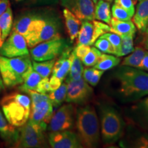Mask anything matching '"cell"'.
I'll list each match as a JSON object with an SVG mask.
<instances>
[{
    "mask_svg": "<svg viewBox=\"0 0 148 148\" xmlns=\"http://www.w3.org/2000/svg\"><path fill=\"white\" fill-rule=\"evenodd\" d=\"M83 70H84V67H83L82 60L77 58L73 51L71 67H70L69 73V78L74 79V80L80 79L81 77H82Z\"/></svg>",
    "mask_w": 148,
    "mask_h": 148,
    "instance_id": "29",
    "label": "cell"
},
{
    "mask_svg": "<svg viewBox=\"0 0 148 148\" xmlns=\"http://www.w3.org/2000/svg\"><path fill=\"white\" fill-rule=\"evenodd\" d=\"M143 108L144 112H145L146 119H147V121L148 122V97H146L143 101Z\"/></svg>",
    "mask_w": 148,
    "mask_h": 148,
    "instance_id": "45",
    "label": "cell"
},
{
    "mask_svg": "<svg viewBox=\"0 0 148 148\" xmlns=\"http://www.w3.org/2000/svg\"><path fill=\"white\" fill-rule=\"evenodd\" d=\"M9 6H10L9 0H0V16L7 10Z\"/></svg>",
    "mask_w": 148,
    "mask_h": 148,
    "instance_id": "42",
    "label": "cell"
},
{
    "mask_svg": "<svg viewBox=\"0 0 148 148\" xmlns=\"http://www.w3.org/2000/svg\"><path fill=\"white\" fill-rule=\"evenodd\" d=\"M31 99V110L29 119L40 123L48 125L53 114V107L47 94L40 93L35 90H25Z\"/></svg>",
    "mask_w": 148,
    "mask_h": 148,
    "instance_id": "7",
    "label": "cell"
},
{
    "mask_svg": "<svg viewBox=\"0 0 148 148\" xmlns=\"http://www.w3.org/2000/svg\"><path fill=\"white\" fill-rule=\"evenodd\" d=\"M63 16L68 34L71 41L73 42L77 37L82 22L73 12L66 8L63 10Z\"/></svg>",
    "mask_w": 148,
    "mask_h": 148,
    "instance_id": "21",
    "label": "cell"
},
{
    "mask_svg": "<svg viewBox=\"0 0 148 148\" xmlns=\"http://www.w3.org/2000/svg\"><path fill=\"white\" fill-rule=\"evenodd\" d=\"M110 25V32L119 35L120 36H134L136 32V27L131 20L120 21L112 18Z\"/></svg>",
    "mask_w": 148,
    "mask_h": 148,
    "instance_id": "19",
    "label": "cell"
},
{
    "mask_svg": "<svg viewBox=\"0 0 148 148\" xmlns=\"http://www.w3.org/2000/svg\"><path fill=\"white\" fill-rule=\"evenodd\" d=\"M36 92L40 93L47 94L50 92V87H49V77H43L38 83L36 88Z\"/></svg>",
    "mask_w": 148,
    "mask_h": 148,
    "instance_id": "37",
    "label": "cell"
},
{
    "mask_svg": "<svg viewBox=\"0 0 148 148\" xmlns=\"http://www.w3.org/2000/svg\"><path fill=\"white\" fill-rule=\"evenodd\" d=\"M66 90H67V86H66V82L62 83L58 88L49 92V94H47L53 107L58 108L64 101H65Z\"/></svg>",
    "mask_w": 148,
    "mask_h": 148,
    "instance_id": "28",
    "label": "cell"
},
{
    "mask_svg": "<svg viewBox=\"0 0 148 148\" xmlns=\"http://www.w3.org/2000/svg\"><path fill=\"white\" fill-rule=\"evenodd\" d=\"M61 5L75 14L80 21L95 19V5L92 0H60Z\"/></svg>",
    "mask_w": 148,
    "mask_h": 148,
    "instance_id": "15",
    "label": "cell"
},
{
    "mask_svg": "<svg viewBox=\"0 0 148 148\" xmlns=\"http://www.w3.org/2000/svg\"><path fill=\"white\" fill-rule=\"evenodd\" d=\"M42 78V77L36 71H35L34 69H32L27 75L23 82L22 83L21 86L19 87V90L22 92H25V90H35V91H36L38 83L40 82Z\"/></svg>",
    "mask_w": 148,
    "mask_h": 148,
    "instance_id": "26",
    "label": "cell"
},
{
    "mask_svg": "<svg viewBox=\"0 0 148 148\" xmlns=\"http://www.w3.org/2000/svg\"><path fill=\"white\" fill-rule=\"evenodd\" d=\"M13 25V14L10 6L0 16V29L1 37L5 40L10 34Z\"/></svg>",
    "mask_w": 148,
    "mask_h": 148,
    "instance_id": "24",
    "label": "cell"
},
{
    "mask_svg": "<svg viewBox=\"0 0 148 148\" xmlns=\"http://www.w3.org/2000/svg\"><path fill=\"white\" fill-rule=\"evenodd\" d=\"M62 84V81H61L60 79L54 76H52L49 79V87H50V92L53 91V90H56L57 88H58L60 86V85Z\"/></svg>",
    "mask_w": 148,
    "mask_h": 148,
    "instance_id": "41",
    "label": "cell"
},
{
    "mask_svg": "<svg viewBox=\"0 0 148 148\" xmlns=\"http://www.w3.org/2000/svg\"><path fill=\"white\" fill-rule=\"evenodd\" d=\"M44 22L43 16L34 13H27L16 18L12 25V31L21 34L30 48L32 41L41 28Z\"/></svg>",
    "mask_w": 148,
    "mask_h": 148,
    "instance_id": "8",
    "label": "cell"
},
{
    "mask_svg": "<svg viewBox=\"0 0 148 148\" xmlns=\"http://www.w3.org/2000/svg\"><path fill=\"white\" fill-rule=\"evenodd\" d=\"M146 53L145 49L141 47H136L134 48L130 54L125 57L122 61L121 65L132 66L140 69V64L143 60L144 56Z\"/></svg>",
    "mask_w": 148,
    "mask_h": 148,
    "instance_id": "23",
    "label": "cell"
},
{
    "mask_svg": "<svg viewBox=\"0 0 148 148\" xmlns=\"http://www.w3.org/2000/svg\"><path fill=\"white\" fill-rule=\"evenodd\" d=\"M92 2H93L94 3H96L98 1V0H92Z\"/></svg>",
    "mask_w": 148,
    "mask_h": 148,
    "instance_id": "51",
    "label": "cell"
},
{
    "mask_svg": "<svg viewBox=\"0 0 148 148\" xmlns=\"http://www.w3.org/2000/svg\"><path fill=\"white\" fill-rule=\"evenodd\" d=\"M112 15L113 18L120 21H129L132 18L127 10L115 3L112 6Z\"/></svg>",
    "mask_w": 148,
    "mask_h": 148,
    "instance_id": "33",
    "label": "cell"
},
{
    "mask_svg": "<svg viewBox=\"0 0 148 148\" xmlns=\"http://www.w3.org/2000/svg\"><path fill=\"white\" fill-rule=\"evenodd\" d=\"M135 3L136 1L134 0H114L115 4L119 5L120 7L127 10L132 17L135 12Z\"/></svg>",
    "mask_w": 148,
    "mask_h": 148,
    "instance_id": "35",
    "label": "cell"
},
{
    "mask_svg": "<svg viewBox=\"0 0 148 148\" xmlns=\"http://www.w3.org/2000/svg\"><path fill=\"white\" fill-rule=\"evenodd\" d=\"M117 92L127 100H135L148 95V73L132 66H119L113 73Z\"/></svg>",
    "mask_w": 148,
    "mask_h": 148,
    "instance_id": "1",
    "label": "cell"
},
{
    "mask_svg": "<svg viewBox=\"0 0 148 148\" xmlns=\"http://www.w3.org/2000/svg\"><path fill=\"white\" fill-rule=\"evenodd\" d=\"M32 69V60L29 54L14 58L0 55V73L4 86L7 87L21 84Z\"/></svg>",
    "mask_w": 148,
    "mask_h": 148,
    "instance_id": "4",
    "label": "cell"
},
{
    "mask_svg": "<svg viewBox=\"0 0 148 148\" xmlns=\"http://www.w3.org/2000/svg\"><path fill=\"white\" fill-rule=\"evenodd\" d=\"M101 134L105 143L117 141L123 135L125 123L119 112L114 107L103 105L100 107Z\"/></svg>",
    "mask_w": 148,
    "mask_h": 148,
    "instance_id": "5",
    "label": "cell"
},
{
    "mask_svg": "<svg viewBox=\"0 0 148 148\" xmlns=\"http://www.w3.org/2000/svg\"><path fill=\"white\" fill-rule=\"evenodd\" d=\"M140 69L148 71V51H146L145 54L144 56L141 64H140Z\"/></svg>",
    "mask_w": 148,
    "mask_h": 148,
    "instance_id": "44",
    "label": "cell"
},
{
    "mask_svg": "<svg viewBox=\"0 0 148 148\" xmlns=\"http://www.w3.org/2000/svg\"><path fill=\"white\" fill-rule=\"evenodd\" d=\"M47 125L40 124L28 119L25 124L18 127V136L15 147L34 148L45 147V132Z\"/></svg>",
    "mask_w": 148,
    "mask_h": 148,
    "instance_id": "6",
    "label": "cell"
},
{
    "mask_svg": "<svg viewBox=\"0 0 148 148\" xmlns=\"http://www.w3.org/2000/svg\"><path fill=\"white\" fill-rule=\"evenodd\" d=\"M106 1H112V0H106Z\"/></svg>",
    "mask_w": 148,
    "mask_h": 148,
    "instance_id": "52",
    "label": "cell"
},
{
    "mask_svg": "<svg viewBox=\"0 0 148 148\" xmlns=\"http://www.w3.org/2000/svg\"><path fill=\"white\" fill-rule=\"evenodd\" d=\"M3 41H4V40H3L2 37H1V29H0V47L3 45Z\"/></svg>",
    "mask_w": 148,
    "mask_h": 148,
    "instance_id": "48",
    "label": "cell"
},
{
    "mask_svg": "<svg viewBox=\"0 0 148 148\" xmlns=\"http://www.w3.org/2000/svg\"><path fill=\"white\" fill-rule=\"evenodd\" d=\"M0 136L7 143L14 145L18 136V128L11 125L0 109Z\"/></svg>",
    "mask_w": 148,
    "mask_h": 148,
    "instance_id": "20",
    "label": "cell"
},
{
    "mask_svg": "<svg viewBox=\"0 0 148 148\" xmlns=\"http://www.w3.org/2000/svg\"><path fill=\"white\" fill-rule=\"evenodd\" d=\"M60 0H29V3L34 5H51L58 3Z\"/></svg>",
    "mask_w": 148,
    "mask_h": 148,
    "instance_id": "39",
    "label": "cell"
},
{
    "mask_svg": "<svg viewBox=\"0 0 148 148\" xmlns=\"http://www.w3.org/2000/svg\"><path fill=\"white\" fill-rule=\"evenodd\" d=\"M0 104L5 117L13 126L19 127L28 121L31 99L25 94L19 92L9 94L2 98Z\"/></svg>",
    "mask_w": 148,
    "mask_h": 148,
    "instance_id": "3",
    "label": "cell"
},
{
    "mask_svg": "<svg viewBox=\"0 0 148 148\" xmlns=\"http://www.w3.org/2000/svg\"><path fill=\"white\" fill-rule=\"evenodd\" d=\"M95 47L99 49L101 52L104 53H110V54H114V49L112 45L108 40L104 38H101L99 37L96 40L94 43Z\"/></svg>",
    "mask_w": 148,
    "mask_h": 148,
    "instance_id": "34",
    "label": "cell"
},
{
    "mask_svg": "<svg viewBox=\"0 0 148 148\" xmlns=\"http://www.w3.org/2000/svg\"><path fill=\"white\" fill-rule=\"evenodd\" d=\"M95 69H95L94 67L90 68L89 66H87V67L84 68V70H83L82 77L86 82L88 83L90 81V79H92V76H93V74L95 71Z\"/></svg>",
    "mask_w": 148,
    "mask_h": 148,
    "instance_id": "38",
    "label": "cell"
},
{
    "mask_svg": "<svg viewBox=\"0 0 148 148\" xmlns=\"http://www.w3.org/2000/svg\"><path fill=\"white\" fill-rule=\"evenodd\" d=\"M139 1H141V0H139Z\"/></svg>",
    "mask_w": 148,
    "mask_h": 148,
    "instance_id": "54",
    "label": "cell"
},
{
    "mask_svg": "<svg viewBox=\"0 0 148 148\" xmlns=\"http://www.w3.org/2000/svg\"><path fill=\"white\" fill-rule=\"evenodd\" d=\"M66 96L65 101L68 103L82 105L87 102L92 94V88L83 77L74 80L68 77L66 80Z\"/></svg>",
    "mask_w": 148,
    "mask_h": 148,
    "instance_id": "11",
    "label": "cell"
},
{
    "mask_svg": "<svg viewBox=\"0 0 148 148\" xmlns=\"http://www.w3.org/2000/svg\"><path fill=\"white\" fill-rule=\"evenodd\" d=\"M145 34H148V25H147V28H146V30H145Z\"/></svg>",
    "mask_w": 148,
    "mask_h": 148,
    "instance_id": "50",
    "label": "cell"
},
{
    "mask_svg": "<svg viewBox=\"0 0 148 148\" xmlns=\"http://www.w3.org/2000/svg\"><path fill=\"white\" fill-rule=\"evenodd\" d=\"M120 62L121 60L119 57L107 53H101L97 62L93 66V67L104 71L115 67L120 63Z\"/></svg>",
    "mask_w": 148,
    "mask_h": 148,
    "instance_id": "25",
    "label": "cell"
},
{
    "mask_svg": "<svg viewBox=\"0 0 148 148\" xmlns=\"http://www.w3.org/2000/svg\"><path fill=\"white\" fill-rule=\"evenodd\" d=\"M95 18L98 21L110 25L111 21V10L110 3L106 0H98L95 3Z\"/></svg>",
    "mask_w": 148,
    "mask_h": 148,
    "instance_id": "22",
    "label": "cell"
},
{
    "mask_svg": "<svg viewBox=\"0 0 148 148\" xmlns=\"http://www.w3.org/2000/svg\"><path fill=\"white\" fill-rule=\"evenodd\" d=\"M110 27L108 24L102 21L92 20H84L81 23L78 35H77V45H86L91 46L99 36L110 32Z\"/></svg>",
    "mask_w": 148,
    "mask_h": 148,
    "instance_id": "10",
    "label": "cell"
},
{
    "mask_svg": "<svg viewBox=\"0 0 148 148\" xmlns=\"http://www.w3.org/2000/svg\"><path fill=\"white\" fill-rule=\"evenodd\" d=\"M14 1H15L16 2H21V1H23L24 0H14Z\"/></svg>",
    "mask_w": 148,
    "mask_h": 148,
    "instance_id": "49",
    "label": "cell"
},
{
    "mask_svg": "<svg viewBox=\"0 0 148 148\" xmlns=\"http://www.w3.org/2000/svg\"><path fill=\"white\" fill-rule=\"evenodd\" d=\"M143 44H144V47H145V49L148 50V34H147V36H146L145 39L144 40Z\"/></svg>",
    "mask_w": 148,
    "mask_h": 148,
    "instance_id": "47",
    "label": "cell"
},
{
    "mask_svg": "<svg viewBox=\"0 0 148 148\" xmlns=\"http://www.w3.org/2000/svg\"><path fill=\"white\" fill-rule=\"evenodd\" d=\"M77 136L82 147H96L100 137L99 124L95 109L91 106L79 107L75 114Z\"/></svg>",
    "mask_w": 148,
    "mask_h": 148,
    "instance_id": "2",
    "label": "cell"
},
{
    "mask_svg": "<svg viewBox=\"0 0 148 148\" xmlns=\"http://www.w3.org/2000/svg\"><path fill=\"white\" fill-rule=\"evenodd\" d=\"M101 53H102L95 47H90L87 54L81 60L82 64L86 66H93L97 62Z\"/></svg>",
    "mask_w": 148,
    "mask_h": 148,
    "instance_id": "31",
    "label": "cell"
},
{
    "mask_svg": "<svg viewBox=\"0 0 148 148\" xmlns=\"http://www.w3.org/2000/svg\"><path fill=\"white\" fill-rule=\"evenodd\" d=\"M103 73V71L96 69L95 73L93 74V76H92V79H90V82H88V84L92 86H95L96 85L98 84V82H99V79H100L101 77L102 76Z\"/></svg>",
    "mask_w": 148,
    "mask_h": 148,
    "instance_id": "40",
    "label": "cell"
},
{
    "mask_svg": "<svg viewBox=\"0 0 148 148\" xmlns=\"http://www.w3.org/2000/svg\"><path fill=\"white\" fill-rule=\"evenodd\" d=\"M4 90V84H3L2 77H1V73H0V93Z\"/></svg>",
    "mask_w": 148,
    "mask_h": 148,
    "instance_id": "46",
    "label": "cell"
},
{
    "mask_svg": "<svg viewBox=\"0 0 148 148\" xmlns=\"http://www.w3.org/2000/svg\"><path fill=\"white\" fill-rule=\"evenodd\" d=\"M133 23L140 32H145L148 25V0L139 1L133 16Z\"/></svg>",
    "mask_w": 148,
    "mask_h": 148,
    "instance_id": "18",
    "label": "cell"
},
{
    "mask_svg": "<svg viewBox=\"0 0 148 148\" xmlns=\"http://www.w3.org/2000/svg\"><path fill=\"white\" fill-rule=\"evenodd\" d=\"M29 54L27 44L21 34L12 31L0 47V55L7 58L22 56Z\"/></svg>",
    "mask_w": 148,
    "mask_h": 148,
    "instance_id": "13",
    "label": "cell"
},
{
    "mask_svg": "<svg viewBox=\"0 0 148 148\" xmlns=\"http://www.w3.org/2000/svg\"><path fill=\"white\" fill-rule=\"evenodd\" d=\"M72 51H73V49L70 46L66 48L65 50L59 56L58 58L56 60L52 71H51L52 76L60 79L62 82L69 73L72 60Z\"/></svg>",
    "mask_w": 148,
    "mask_h": 148,
    "instance_id": "17",
    "label": "cell"
},
{
    "mask_svg": "<svg viewBox=\"0 0 148 148\" xmlns=\"http://www.w3.org/2000/svg\"><path fill=\"white\" fill-rule=\"evenodd\" d=\"M136 147H148V138L143 136L140 138L136 143Z\"/></svg>",
    "mask_w": 148,
    "mask_h": 148,
    "instance_id": "43",
    "label": "cell"
},
{
    "mask_svg": "<svg viewBox=\"0 0 148 148\" xmlns=\"http://www.w3.org/2000/svg\"><path fill=\"white\" fill-rule=\"evenodd\" d=\"M44 22L41 28L33 40L30 48L34 47L40 42L47 41L52 39L60 38L61 23L60 19L54 15L43 16Z\"/></svg>",
    "mask_w": 148,
    "mask_h": 148,
    "instance_id": "14",
    "label": "cell"
},
{
    "mask_svg": "<svg viewBox=\"0 0 148 148\" xmlns=\"http://www.w3.org/2000/svg\"><path fill=\"white\" fill-rule=\"evenodd\" d=\"M121 44L120 46V49L116 56L121 57L125 56L131 52H132L134 49V37L132 36H121Z\"/></svg>",
    "mask_w": 148,
    "mask_h": 148,
    "instance_id": "30",
    "label": "cell"
},
{
    "mask_svg": "<svg viewBox=\"0 0 148 148\" xmlns=\"http://www.w3.org/2000/svg\"><path fill=\"white\" fill-rule=\"evenodd\" d=\"M134 1H138V0H134ZM138 1H139V0H138Z\"/></svg>",
    "mask_w": 148,
    "mask_h": 148,
    "instance_id": "53",
    "label": "cell"
},
{
    "mask_svg": "<svg viewBox=\"0 0 148 148\" xmlns=\"http://www.w3.org/2000/svg\"><path fill=\"white\" fill-rule=\"evenodd\" d=\"M99 37L106 38V39L108 40L110 42V44L112 45L114 49V55L116 56V55H117L119 51L120 46H121V37L119 35L110 32L105 33V34H102Z\"/></svg>",
    "mask_w": 148,
    "mask_h": 148,
    "instance_id": "32",
    "label": "cell"
},
{
    "mask_svg": "<svg viewBox=\"0 0 148 148\" xmlns=\"http://www.w3.org/2000/svg\"><path fill=\"white\" fill-rule=\"evenodd\" d=\"M90 47L89 45H77L76 47L73 49V51L77 58H79L80 60H82L85 56L87 54L88 51H90Z\"/></svg>",
    "mask_w": 148,
    "mask_h": 148,
    "instance_id": "36",
    "label": "cell"
},
{
    "mask_svg": "<svg viewBox=\"0 0 148 148\" xmlns=\"http://www.w3.org/2000/svg\"><path fill=\"white\" fill-rule=\"evenodd\" d=\"M75 108L71 103L62 105L53 114L47 130L49 132H56L71 129L75 124Z\"/></svg>",
    "mask_w": 148,
    "mask_h": 148,
    "instance_id": "12",
    "label": "cell"
},
{
    "mask_svg": "<svg viewBox=\"0 0 148 148\" xmlns=\"http://www.w3.org/2000/svg\"><path fill=\"white\" fill-rule=\"evenodd\" d=\"M56 59L46 60V61H35L33 60L32 61V68L35 71H36L42 78L47 77L49 76L51 71H52L53 65Z\"/></svg>",
    "mask_w": 148,
    "mask_h": 148,
    "instance_id": "27",
    "label": "cell"
},
{
    "mask_svg": "<svg viewBox=\"0 0 148 148\" xmlns=\"http://www.w3.org/2000/svg\"><path fill=\"white\" fill-rule=\"evenodd\" d=\"M69 47L66 40L60 38L40 42L31 48L29 52L33 60L41 62L58 58Z\"/></svg>",
    "mask_w": 148,
    "mask_h": 148,
    "instance_id": "9",
    "label": "cell"
},
{
    "mask_svg": "<svg viewBox=\"0 0 148 148\" xmlns=\"http://www.w3.org/2000/svg\"><path fill=\"white\" fill-rule=\"evenodd\" d=\"M48 140L49 145L53 148L83 147L76 134L69 130L51 132Z\"/></svg>",
    "mask_w": 148,
    "mask_h": 148,
    "instance_id": "16",
    "label": "cell"
}]
</instances>
